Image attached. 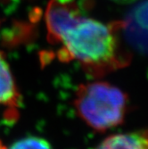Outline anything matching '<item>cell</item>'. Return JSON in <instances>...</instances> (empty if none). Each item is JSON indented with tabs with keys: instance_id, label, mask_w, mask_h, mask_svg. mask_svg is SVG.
Segmentation results:
<instances>
[{
	"instance_id": "cell-4",
	"label": "cell",
	"mask_w": 148,
	"mask_h": 149,
	"mask_svg": "<svg viewBox=\"0 0 148 149\" xmlns=\"http://www.w3.org/2000/svg\"><path fill=\"white\" fill-rule=\"evenodd\" d=\"M94 149H148V132L113 135L104 139Z\"/></svg>"
},
{
	"instance_id": "cell-5",
	"label": "cell",
	"mask_w": 148,
	"mask_h": 149,
	"mask_svg": "<svg viewBox=\"0 0 148 149\" xmlns=\"http://www.w3.org/2000/svg\"><path fill=\"white\" fill-rule=\"evenodd\" d=\"M20 94L3 53L0 52V104L16 105Z\"/></svg>"
},
{
	"instance_id": "cell-7",
	"label": "cell",
	"mask_w": 148,
	"mask_h": 149,
	"mask_svg": "<svg viewBox=\"0 0 148 149\" xmlns=\"http://www.w3.org/2000/svg\"><path fill=\"white\" fill-rule=\"evenodd\" d=\"M112 1L119 4H132L134 2L138 1V0H112Z\"/></svg>"
},
{
	"instance_id": "cell-6",
	"label": "cell",
	"mask_w": 148,
	"mask_h": 149,
	"mask_svg": "<svg viewBox=\"0 0 148 149\" xmlns=\"http://www.w3.org/2000/svg\"><path fill=\"white\" fill-rule=\"evenodd\" d=\"M8 149H53V147L42 138L28 137L15 142Z\"/></svg>"
},
{
	"instance_id": "cell-2",
	"label": "cell",
	"mask_w": 148,
	"mask_h": 149,
	"mask_svg": "<svg viewBox=\"0 0 148 149\" xmlns=\"http://www.w3.org/2000/svg\"><path fill=\"white\" fill-rule=\"evenodd\" d=\"M127 104L128 97L122 89L103 81L80 86L74 101L78 115L97 131L122 123Z\"/></svg>"
},
{
	"instance_id": "cell-3",
	"label": "cell",
	"mask_w": 148,
	"mask_h": 149,
	"mask_svg": "<svg viewBox=\"0 0 148 149\" xmlns=\"http://www.w3.org/2000/svg\"><path fill=\"white\" fill-rule=\"evenodd\" d=\"M120 23V34L129 46L148 56V0L133 6Z\"/></svg>"
},
{
	"instance_id": "cell-8",
	"label": "cell",
	"mask_w": 148,
	"mask_h": 149,
	"mask_svg": "<svg viewBox=\"0 0 148 149\" xmlns=\"http://www.w3.org/2000/svg\"><path fill=\"white\" fill-rule=\"evenodd\" d=\"M0 149H4V148H3V146H2V145H1V144H0Z\"/></svg>"
},
{
	"instance_id": "cell-1",
	"label": "cell",
	"mask_w": 148,
	"mask_h": 149,
	"mask_svg": "<svg viewBox=\"0 0 148 149\" xmlns=\"http://www.w3.org/2000/svg\"><path fill=\"white\" fill-rule=\"evenodd\" d=\"M45 19L49 41L62 46L63 60L74 59L94 70L122 64L120 22L106 24L88 16L78 0H50Z\"/></svg>"
}]
</instances>
